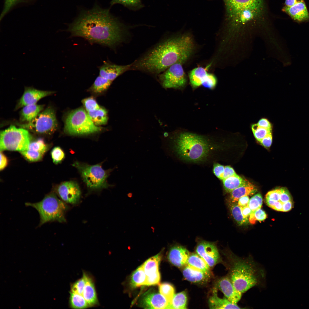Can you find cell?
I'll list each match as a JSON object with an SVG mask.
<instances>
[{
  "instance_id": "2",
  "label": "cell",
  "mask_w": 309,
  "mask_h": 309,
  "mask_svg": "<svg viewBox=\"0 0 309 309\" xmlns=\"http://www.w3.org/2000/svg\"><path fill=\"white\" fill-rule=\"evenodd\" d=\"M194 48L193 39L189 35L166 38L131 64L130 70L158 76L179 61L188 60Z\"/></svg>"
},
{
  "instance_id": "54",
  "label": "cell",
  "mask_w": 309,
  "mask_h": 309,
  "mask_svg": "<svg viewBox=\"0 0 309 309\" xmlns=\"http://www.w3.org/2000/svg\"><path fill=\"white\" fill-rule=\"evenodd\" d=\"M0 170L4 169L7 166L8 164V160L6 156L2 152L0 151Z\"/></svg>"
},
{
  "instance_id": "19",
  "label": "cell",
  "mask_w": 309,
  "mask_h": 309,
  "mask_svg": "<svg viewBox=\"0 0 309 309\" xmlns=\"http://www.w3.org/2000/svg\"><path fill=\"white\" fill-rule=\"evenodd\" d=\"M282 10L296 21L301 22L309 20V13L304 1L290 7L284 6Z\"/></svg>"
},
{
  "instance_id": "18",
  "label": "cell",
  "mask_w": 309,
  "mask_h": 309,
  "mask_svg": "<svg viewBox=\"0 0 309 309\" xmlns=\"http://www.w3.org/2000/svg\"><path fill=\"white\" fill-rule=\"evenodd\" d=\"M217 287L231 302L237 304L241 299L242 294L235 289L229 277H225L220 279L218 282Z\"/></svg>"
},
{
  "instance_id": "34",
  "label": "cell",
  "mask_w": 309,
  "mask_h": 309,
  "mask_svg": "<svg viewBox=\"0 0 309 309\" xmlns=\"http://www.w3.org/2000/svg\"><path fill=\"white\" fill-rule=\"evenodd\" d=\"M112 82L99 75L96 79L90 90L96 93H102L108 88Z\"/></svg>"
},
{
  "instance_id": "46",
  "label": "cell",
  "mask_w": 309,
  "mask_h": 309,
  "mask_svg": "<svg viewBox=\"0 0 309 309\" xmlns=\"http://www.w3.org/2000/svg\"><path fill=\"white\" fill-rule=\"evenodd\" d=\"M280 201L282 203L287 201L292 200L291 195L288 190L286 188H280Z\"/></svg>"
},
{
  "instance_id": "30",
  "label": "cell",
  "mask_w": 309,
  "mask_h": 309,
  "mask_svg": "<svg viewBox=\"0 0 309 309\" xmlns=\"http://www.w3.org/2000/svg\"><path fill=\"white\" fill-rule=\"evenodd\" d=\"M273 127L260 125L257 123L251 124L250 126L255 138L259 142L268 135L272 133Z\"/></svg>"
},
{
  "instance_id": "17",
  "label": "cell",
  "mask_w": 309,
  "mask_h": 309,
  "mask_svg": "<svg viewBox=\"0 0 309 309\" xmlns=\"http://www.w3.org/2000/svg\"><path fill=\"white\" fill-rule=\"evenodd\" d=\"M131 64L120 65L105 62L99 68V75L112 82L118 76L130 70Z\"/></svg>"
},
{
  "instance_id": "49",
  "label": "cell",
  "mask_w": 309,
  "mask_h": 309,
  "mask_svg": "<svg viewBox=\"0 0 309 309\" xmlns=\"http://www.w3.org/2000/svg\"><path fill=\"white\" fill-rule=\"evenodd\" d=\"M248 206L253 212L261 208L262 206L258 200L253 196L250 199Z\"/></svg>"
},
{
  "instance_id": "22",
  "label": "cell",
  "mask_w": 309,
  "mask_h": 309,
  "mask_svg": "<svg viewBox=\"0 0 309 309\" xmlns=\"http://www.w3.org/2000/svg\"><path fill=\"white\" fill-rule=\"evenodd\" d=\"M82 296L90 307L94 306L98 304L94 281L92 277L88 274Z\"/></svg>"
},
{
  "instance_id": "56",
  "label": "cell",
  "mask_w": 309,
  "mask_h": 309,
  "mask_svg": "<svg viewBox=\"0 0 309 309\" xmlns=\"http://www.w3.org/2000/svg\"><path fill=\"white\" fill-rule=\"evenodd\" d=\"M241 208L243 216L245 218L248 219V217L252 212L251 210L248 206Z\"/></svg>"
},
{
  "instance_id": "47",
  "label": "cell",
  "mask_w": 309,
  "mask_h": 309,
  "mask_svg": "<svg viewBox=\"0 0 309 309\" xmlns=\"http://www.w3.org/2000/svg\"><path fill=\"white\" fill-rule=\"evenodd\" d=\"M225 166L218 163H215L213 166V172L218 178L222 180Z\"/></svg>"
},
{
  "instance_id": "44",
  "label": "cell",
  "mask_w": 309,
  "mask_h": 309,
  "mask_svg": "<svg viewBox=\"0 0 309 309\" xmlns=\"http://www.w3.org/2000/svg\"><path fill=\"white\" fill-rule=\"evenodd\" d=\"M280 188H278L270 191L266 195V199L280 201Z\"/></svg>"
},
{
  "instance_id": "21",
  "label": "cell",
  "mask_w": 309,
  "mask_h": 309,
  "mask_svg": "<svg viewBox=\"0 0 309 309\" xmlns=\"http://www.w3.org/2000/svg\"><path fill=\"white\" fill-rule=\"evenodd\" d=\"M185 278L191 282L199 283L207 280L209 277L210 274L186 265L183 270Z\"/></svg>"
},
{
  "instance_id": "13",
  "label": "cell",
  "mask_w": 309,
  "mask_h": 309,
  "mask_svg": "<svg viewBox=\"0 0 309 309\" xmlns=\"http://www.w3.org/2000/svg\"><path fill=\"white\" fill-rule=\"evenodd\" d=\"M207 69V68L197 67L189 72L190 82L193 87L196 88L203 85L211 89L215 86L217 82L216 78L213 74L208 73Z\"/></svg>"
},
{
  "instance_id": "26",
  "label": "cell",
  "mask_w": 309,
  "mask_h": 309,
  "mask_svg": "<svg viewBox=\"0 0 309 309\" xmlns=\"http://www.w3.org/2000/svg\"><path fill=\"white\" fill-rule=\"evenodd\" d=\"M161 256L160 252L149 258L142 264L146 277L153 275L159 272V267Z\"/></svg>"
},
{
  "instance_id": "37",
  "label": "cell",
  "mask_w": 309,
  "mask_h": 309,
  "mask_svg": "<svg viewBox=\"0 0 309 309\" xmlns=\"http://www.w3.org/2000/svg\"><path fill=\"white\" fill-rule=\"evenodd\" d=\"M88 275L86 272H83L82 277L71 286L70 292L82 295Z\"/></svg>"
},
{
  "instance_id": "27",
  "label": "cell",
  "mask_w": 309,
  "mask_h": 309,
  "mask_svg": "<svg viewBox=\"0 0 309 309\" xmlns=\"http://www.w3.org/2000/svg\"><path fill=\"white\" fill-rule=\"evenodd\" d=\"M186 265L206 273H210V267L198 254L193 253L190 254Z\"/></svg>"
},
{
  "instance_id": "16",
  "label": "cell",
  "mask_w": 309,
  "mask_h": 309,
  "mask_svg": "<svg viewBox=\"0 0 309 309\" xmlns=\"http://www.w3.org/2000/svg\"><path fill=\"white\" fill-rule=\"evenodd\" d=\"M53 93V91L41 90L31 87H26L19 101L16 108L23 107L29 105L36 104L41 98Z\"/></svg>"
},
{
  "instance_id": "12",
  "label": "cell",
  "mask_w": 309,
  "mask_h": 309,
  "mask_svg": "<svg viewBox=\"0 0 309 309\" xmlns=\"http://www.w3.org/2000/svg\"><path fill=\"white\" fill-rule=\"evenodd\" d=\"M55 191L59 197L66 203L76 204L80 201L81 191L78 184L75 181L64 182L56 188Z\"/></svg>"
},
{
  "instance_id": "33",
  "label": "cell",
  "mask_w": 309,
  "mask_h": 309,
  "mask_svg": "<svg viewBox=\"0 0 309 309\" xmlns=\"http://www.w3.org/2000/svg\"><path fill=\"white\" fill-rule=\"evenodd\" d=\"M187 301L186 294L183 291L175 294L170 304L169 309H186Z\"/></svg>"
},
{
  "instance_id": "58",
  "label": "cell",
  "mask_w": 309,
  "mask_h": 309,
  "mask_svg": "<svg viewBox=\"0 0 309 309\" xmlns=\"http://www.w3.org/2000/svg\"><path fill=\"white\" fill-rule=\"evenodd\" d=\"M257 220L255 215L254 212H252L249 216V221L252 224H255Z\"/></svg>"
},
{
  "instance_id": "50",
  "label": "cell",
  "mask_w": 309,
  "mask_h": 309,
  "mask_svg": "<svg viewBox=\"0 0 309 309\" xmlns=\"http://www.w3.org/2000/svg\"><path fill=\"white\" fill-rule=\"evenodd\" d=\"M236 174L235 171L232 167L229 166H225L222 180Z\"/></svg>"
},
{
  "instance_id": "29",
  "label": "cell",
  "mask_w": 309,
  "mask_h": 309,
  "mask_svg": "<svg viewBox=\"0 0 309 309\" xmlns=\"http://www.w3.org/2000/svg\"><path fill=\"white\" fill-rule=\"evenodd\" d=\"M87 112L90 119L96 125H103L107 123L108 112L105 108L100 107Z\"/></svg>"
},
{
  "instance_id": "28",
  "label": "cell",
  "mask_w": 309,
  "mask_h": 309,
  "mask_svg": "<svg viewBox=\"0 0 309 309\" xmlns=\"http://www.w3.org/2000/svg\"><path fill=\"white\" fill-rule=\"evenodd\" d=\"M224 188L227 192H231L235 189L246 184L248 181L237 174L222 180Z\"/></svg>"
},
{
  "instance_id": "57",
  "label": "cell",
  "mask_w": 309,
  "mask_h": 309,
  "mask_svg": "<svg viewBox=\"0 0 309 309\" xmlns=\"http://www.w3.org/2000/svg\"><path fill=\"white\" fill-rule=\"evenodd\" d=\"M303 1L304 0H286L284 6L286 7H290L297 3Z\"/></svg>"
},
{
  "instance_id": "45",
  "label": "cell",
  "mask_w": 309,
  "mask_h": 309,
  "mask_svg": "<svg viewBox=\"0 0 309 309\" xmlns=\"http://www.w3.org/2000/svg\"><path fill=\"white\" fill-rule=\"evenodd\" d=\"M160 280V275L159 271L152 276L146 277L145 285L148 286L158 284Z\"/></svg>"
},
{
  "instance_id": "11",
  "label": "cell",
  "mask_w": 309,
  "mask_h": 309,
  "mask_svg": "<svg viewBox=\"0 0 309 309\" xmlns=\"http://www.w3.org/2000/svg\"><path fill=\"white\" fill-rule=\"evenodd\" d=\"M186 60H181L170 66L158 76L161 85L165 88H176L184 86L186 78L182 64Z\"/></svg>"
},
{
  "instance_id": "7",
  "label": "cell",
  "mask_w": 309,
  "mask_h": 309,
  "mask_svg": "<svg viewBox=\"0 0 309 309\" xmlns=\"http://www.w3.org/2000/svg\"><path fill=\"white\" fill-rule=\"evenodd\" d=\"M102 128L96 125L86 111L82 108L73 110L67 115L64 130L71 135H84L99 132Z\"/></svg>"
},
{
  "instance_id": "51",
  "label": "cell",
  "mask_w": 309,
  "mask_h": 309,
  "mask_svg": "<svg viewBox=\"0 0 309 309\" xmlns=\"http://www.w3.org/2000/svg\"><path fill=\"white\" fill-rule=\"evenodd\" d=\"M272 140V133H270L263 138L260 142L266 147H269L271 145Z\"/></svg>"
},
{
  "instance_id": "1",
  "label": "cell",
  "mask_w": 309,
  "mask_h": 309,
  "mask_svg": "<svg viewBox=\"0 0 309 309\" xmlns=\"http://www.w3.org/2000/svg\"><path fill=\"white\" fill-rule=\"evenodd\" d=\"M126 30L108 10L97 7L83 11L68 29L72 36L112 48L124 41Z\"/></svg>"
},
{
  "instance_id": "40",
  "label": "cell",
  "mask_w": 309,
  "mask_h": 309,
  "mask_svg": "<svg viewBox=\"0 0 309 309\" xmlns=\"http://www.w3.org/2000/svg\"><path fill=\"white\" fill-rule=\"evenodd\" d=\"M28 0H5L3 10L0 15L1 20L4 17L17 5L25 2Z\"/></svg>"
},
{
  "instance_id": "52",
  "label": "cell",
  "mask_w": 309,
  "mask_h": 309,
  "mask_svg": "<svg viewBox=\"0 0 309 309\" xmlns=\"http://www.w3.org/2000/svg\"><path fill=\"white\" fill-rule=\"evenodd\" d=\"M255 217L256 219L259 221H263L266 218V214L265 212L261 208L254 212Z\"/></svg>"
},
{
  "instance_id": "31",
  "label": "cell",
  "mask_w": 309,
  "mask_h": 309,
  "mask_svg": "<svg viewBox=\"0 0 309 309\" xmlns=\"http://www.w3.org/2000/svg\"><path fill=\"white\" fill-rule=\"evenodd\" d=\"M146 279V276L142 264L132 274L131 277V285L134 288L145 285Z\"/></svg>"
},
{
  "instance_id": "6",
  "label": "cell",
  "mask_w": 309,
  "mask_h": 309,
  "mask_svg": "<svg viewBox=\"0 0 309 309\" xmlns=\"http://www.w3.org/2000/svg\"><path fill=\"white\" fill-rule=\"evenodd\" d=\"M207 141L202 137L190 133L180 134L175 143L176 151L182 158L187 160L197 161L205 158L209 151Z\"/></svg>"
},
{
  "instance_id": "43",
  "label": "cell",
  "mask_w": 309,
  "mask_h": 309,
  "mask_svg": "<svg viewBox=\"0 0 309 309\" xmlns=\"http://www.w3.org/2000/svg\"><path fill=\"white\" fill-rule=\"evenodd\" d=\"M140 3V0H112V5L120 3L125 6L135 7L138 6Z\"/></svg>"
},
{
  "instance_id": "38",
  "label": "cell",
  "mask_w": 309,
  "mask_h": 309,
  "mask_svg": "<svg viewBox=\"0 0 309 309\" xmlns=\"http://www.w3.org/2000/svg\"><path fill=\"white\" fill-rule=\"evenodd\" d=\"M20 152L26 159L31 162H35L41 160L44 154L41 152L29 149Z\"/></svg>"
},
{
  "instance_id": "36",
  "label": "cell",
  "mask_w": 309,
  "mask_h": 309,
  "mask_svg": "<svg viewBox=\"0 0 309 309\" xmlns=\"http://www.w3.org/2000/svg\"><path fill=\"white\" fill-rule=\"evenodd\" d=\"M159 290L160 293L168 300L170 305L172 299L175 294L173 287L169 283H163L159 285Z\"/></svg>"
},
{
  "instance_id": "59",
  "label": "cell",
  "mask_w": 309,
  "mask_h": 309,
  "mask_svg": "<svg viewBox=\"0 0 309 309\" xmlns=\"http://www.w3.org/2000/svg\"><path fill=\"white\" fill-rule=\"evenodd\" d=\"M253 197L258 200L261 205L262 206L263 199L261 194L259 193H258L254 195Z\"/></svg>"
},
{
  "instance_id": "32",
  "label": "cell",
  "mask_w": 309,
  "mask_h": 309,
  "mask_svg": "<svg viewBox=\"0 0 309 309\" xmlns=\"http://www.w3.org/2000/svg\"><path fill=\"white\" fill-rule=\"evenodd\" d=\"M229 208L232 216L238 225H245L248 223V219L244 217L242 212L241 208L237 202L230 203Z\"/></svg>"
},
{
  "instance_id": "48",
  "label": "cell",
  "mask_w": 309,
  "mask_h": 309,
  "mask_svg": "<svg viewBox=\"0 0 309 309\" xmlns=\"http://www.w3.org/2000/svg\"><path fill=\"white\" fill-rule=\"evenodd\" d=\"M266 203L269 207L274 210L282 211V203L280 201L266 199Z\"/></svg>"
},
{
  "instance_id": "35",
  "label": "cell",
  "mask_w": 309,
  "mask_h": 309,
  "mask_svg": "<svg viewBox=\"0 0 309 309\" xmlns=\"http://www.w3.org/2000/svg\"><path fill=\"white\" fill-rule=\"evenodd\" d=\"M70 294L69 303L72 308L84 309L90 307L82 295L71 292Z\"/></svg>"
},
{
  "instance_id": "14",
  "label": "cell",
  "mask_w": 309,
  "mask_h": 309,
  "mask_svg": "<svg viewBox=\"0 0 309 309\" xmlns=\"http://www.w3.org/2000/svg\"><path fill=\"white\" fill-rule=\"evenodd\" d=\"M196 251L210 267L214 266L219 260L220 256L217 247L212 243L202 241L197 245Z\"/></svg>"
},
{
  "instance_id": "55",
  "label": "cell",
  "mask_w": 309,
  "mask_h": 309,
  "mask_svg": "<svg viewBox=\"0 0 309 309\" xmlns=\"http://www.w3.org/2000/svg\"><path fill=\"white\" fill-rule=\"evenodd\" d=\"M293 207L292 200L290 201L282 203V211L286 212L290 210Z\"/></svg>"
},
{
  "instance_id": "39",
  "label": "cell",
  "mask_w": 309,
  "mask_h": 309,
  "mask_svg": "<svg viewBox=\"0 0 309 309\" xmlns=\"http://www.w3.org/2000/svg\"><path fill=\"white\" fill-rule=\"evenodd\" d=\"M28 149L44 154L47 149V146L43 139L39 138L36 140L31 142Z\"/></svg>"
},
{
  "instance_id": "42",
  "label": "cell",
  "mask_w": 309,
  "mask_h": 309,
  "mask_svg": "<svg viewBox=\"0 0 309 309\" xmlns=\"http://www.w3.org/2000/svg\"><path fill=\"white\" fill-rule=\"evenodd\" d=\"M82 103L87 112L100 107L95 99L92 97L84 99L82 100Z\"/></svg>"
},
{
  "instance_id": "9",
  "label": "cell",
  "mask_w": 309,
  "mask_h": 309,
  "mask_svg": "<svg viewBox=\"0 0 309 309\" xmlns=\"http://www.w3.org/2000/svg\"><path fill=\"white\" fill-rule=\"evenodd\" d=\"M0 151L20 152L28 149L31 136L27 130L11 125L0 132Z\"/></svg>"
},
{
  "instance_id": "5",
  "label": "cell",
  "mask_w": 309,
  "mask_h": 309,
  "mask_svg": "<svg viewBox=\"0 0 309 309\" xmlns=\"http://www.w3.org/2000/svg\"><path fill=\"white\" fill-rule=\"evenodd\" d=\"M25 205L34 208L38 212L40 219L39 227L49 222L63 223L66 221L65 214L69 207L54 192L46 195L39 202H27Z\"/></svg>"
},
{
  "instance_id": "25",
  "label": "cell",
  "mask_w": 309,
  "mask_h": 309,
  "mask_svg": "<svg viewBox=\"0 0 309 309\" xmlns=\"http://www.w3.org/2000/svg\"><path fill=\"white\" fill-rule=\"evenodd\" d=\"M257 191L256 187L248 182L245 185L235 189L230 192V203L237 202L240 198L253 194Z\"/></svg>"
},
{
  "instance_id": "53",
  "label": "cell",
  "mask_w": 309,
  "mask_h": 309,
  "mask_svg": "<svg viewBox=\"0 0 309 309\" xmlns=\"http://www.w3.org/2000/svg\"><path fill=\"white\" fill-rule=\"evenodd\" d=\"M249 199L248 196L240 198L238 201V205L241 207L248 206Z\"/></svg>"
},
{
  "instance_id": "23",
  "label": "cell",
  "mask_w": 309,
  "mask_h": 309,
  "mask_svg": "<svg viewBox=\"0 0 309 309\" xmlns=\"http://www.w3.org/2000/svg\"><path fill=\"white\" fill-rule=\"evenodd\" d=\"M43 107L44 105L36 104L29 105L23 107L20 112L21 120L26 123L31 121L43 110Z\"/></svg>"
},
{
  "instance_id": "24",
  "label": "cell",
  "mask_w": 309,
  "mask_h": 309,
  "mask_svg": "<svg viewBox=\"0 0 309 309\" xmlns=\"http://www.w3.org/2000/svg\"><path fill=\"white\" fill-rule=\"evenodd\" d=\"M209 308L211 309L241 308L237 304L231 302L226 297L219 298L215 291L209 298Z\"/></svg>"
},
{
  "instance_id": "3",
  "label": "cell",
  "mask_w": 309,
  "mask_h": 309,
  "mask_svg": "<svg viewBox=\"0 0 309 309\" xmlns=\"http://www.w3.org/2000/svg\"><path fill=\"white\" fill-rule=\"evenodd\" d=\"M225 22L229 31L243 29L263 21L266 16L264 0H223Z\"/></svg>"
},
{
  "instance_id": "15",
  "label": "cell",
  "mask_w": 309,
  "mask_h": 309,
  "mask_svg": "<svg viewBox=\"0 0 309 309\" xmlns=\"http://www.w3.org/2000/svg\"><path fill=\"white\" fill-rule=\"evenodd\" d=\"M142 307L146 308L169 309V303L160 293L149 291L142 296L140 300Z\"/></svg>"
},
{
  "instance_id": "41",
  "label": "cell",
  "mask_w": 309,
  "mask_h": 309,
  "mask_svg": "<svg viewBox=\"0 0 309 309\" xmlns=\"http://www.w3.org/2000/svg\"><path fill=\"white\" fill-rule=\"evenodd\" d=\"M51 154L53 162L56 164L61 163L65 157L64 151L59 146L54 147L52 150Z\"/></svg>"
},
{
  "instance_id": "4",
  "label": "cell",
  "mask_w": 309,
  "mask_h": 309,
  "mask_svg": "<svg viewBox=\"0 0 309 309\" xmlns=\"http://www.w3.org/2000/svg\"><path fill=\"white\" fill-rule=\"evenodd\" d=\"M229 257V278L237 290L242 294L261 284L264 271L251 257L243 258L233 254Z\"/></svg>"
},
{
  "instance_id": "8",
  "label": "cell",
  "mask_w": 309,
  "mask_h": 309,
  "mask_svg": "<svg viewBox=\"0 0 309 309\" xmlns=\"http://www.w3.org/2000/svg\"><path fill=\"white\" fill-rule=\"evenodd\" d=\"M80 173L87 187L92 190L106 188L110 186L107 182L110 170H105L100 164L90 165L76 161L73 164Z\"/></svg>"
},
{
  "instance_id": "10",
  "label": "cell",
  "mask_w": 309,
  "mask_h": 309,
  "mask_svg": "<svg viewBox=\"0 0 309 309\" xmlns=\"http://www.w3.org/2000/svg\"><path fill=\"white\" fill-rule=\"evenodd\" d=\"M57 124L54 110L50 106L40 112L31 121L19 126L39 134H51L56 130Z\"/></svg>"
},
{
  "instance_id": "20",
  "label": "cell",
  "mask_w": 309,
  "mask_h": 309,
  "mask_svg": "<svg viewBox=\"0 0 309 309\" xmlns=\"http://www.w3.org/2000/svg\"><path fill=\"white\" fill-rule=\"evenodd\" d=\"M190 254L184 247L179 245L171 247L168 255L170 262L174 265L181 267L187 265Z\"/></svg>"
}]
</instances>
